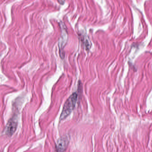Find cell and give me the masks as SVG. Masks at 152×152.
Returning a JSON list of instances; mask_svg holds the SVG:
<instances>
[{"label":"cell","mask_w":152,"mask_h":152,"mask_svg":"<svg viewBox=\"0 0 152 152\" xmlns=\"http://www.w3.org/2000/svg\"><path fill=\"white\" fill-rule=\"evenodd\" d=\"M17 120L15 117L12 118L9 120L6 127V133L8 135L11 136L14 133L17 128Z\"/></svg>","instance_id":"obj_3"},{"label":"cell","mask_w":152,"mask_h":152,"mask_svg":"<svg viewBox=\"0 0 152 152\" xmlns=\"http://www.w3.org/2000/svg\"><path fill=\"white\" fill-rule=\"evenodd\" d=\"M78 95L76 93H74L66 100L63 106L60 115V120L65 119L70 114L73 109L75 107Z\"/></svg>","instance_id":"obj_1"},{"label":"cell","mask_w":152,"mask_h":152,"mask_svg":"<svg viewBox=\"0 0 152 152\" xmlns=\"http://www.w3.org/2000/svg\"><path fill=\"white\" fill-rule=\"evenodd\" d=\"M67 40V34L66 28H62V34L60 39L59 41V48L60 50L61 57L63 58L64 56L62 54V52H63V48L66 44Z\"/></svg>","instance_id":"obj_2"},{"label":"cell","mask_w":152,"mask_h":152,"mask_svg":"<svg viewBox=\"0 0 152 152\" xmlns=\"http://www.w3.org/2000/svg\"><path fill=\"white\" fill-rule=\"evenodd\" d=\"M68 143L67 137H61L58 140L56 144L57 152H64L66 149Z\"/></svg>","instance_id":"obj_4"}]
</instances>
